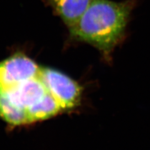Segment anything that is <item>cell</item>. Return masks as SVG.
Instances as JSON below:
<instances>
[{
  "mask_svg": "<svg viewBox=\"0 0 150 150\" xmlns=\"http://www.w3.org/2000/svg\"><path fill=\"white\" fill-rule=\"evenodd\" d=\"M80 85L62 71L35 62L0 76V119L12 126L48 120L81 100Z\"/></svg>",
  "mask_w": 150,
  "mask_h": 150,
  "instance_id": "1",
  "label": "cell"
},
{
  "mask_svg": "<svg viewBox=\"0 0 150 150\" xmlns=\"http://www.w3.org/2000/svg\"><path fill=\"white\" fill-rule=\"evenodd\" d=\"M136 4V0H93L78 21L68 28L70 37L93 46L110 63L115 48L125 40Z\"/></svg>",
  "mask_w": 150,
  "mask_h": 150,
  "instance_id": "2",
  "label": "cell"
},
{
  "mask_svg": "<svg viewBox=\"0 0 150 150\" xmlns=\"http://www.w3.org/2000/svg\"><path fill=\"white\" fill-rule=\"evenodd\" d=\"M68 28L78 21L93 0H47Z\"/></svg>",
  "mask_w": 150,
  "mask_h": 150,
  "instance_id": "3",
  "label": "cell"
}]
</instances>
